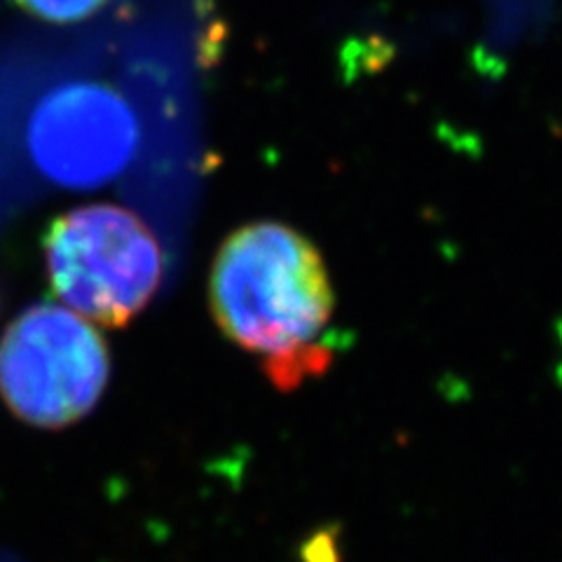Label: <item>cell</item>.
<instances>
[{"instance_id":"1","label":"cell","mask_w":562,"mask_h":562,"mask_svg":"<svg viewBox=\"0 0 562 562\" xmlns=\"http://www.w3.org/2000/svg\"><path fill=\"white\" fill-rule=\"evenodd\" d=\"M209 305L223 336L262 359L277 390L324 373V336L336 310L324 258L284 223L244 225L223 241L209 274Z\"/></svg>"},{"instance_id":"2","label":"cell","mask_w":562,"mask_h":562,"mask_svg":"<svg viewBox=\"0 0 562 562\" xmlns=\"http://www.w3.org/2000/svg\"><path fill=\"white\" fill-rule=\"evenodd\" d=\"M52 291L105 328L127 326L160 289L165 258L148 225L115 204L57 216L43 237Z\"/></svg>"},{"instance_id":"3","label":"cell","mask_w":562,"mask_h":562,"mask_svg":"<svg viewBox=\"0 0 562 562\" xmlns=\"http://www.w3.org/2000/svg\"><path fill=\"white\" fill-rule=\"evenodd\" d=\"M111 382V349L70 307L33 305L0 338V398L38 429H66L90 415Z\"/></svg>"},{"instance_id":"4","label":"cell","mask_w":562,"mask_h":562,"mask_svg":"<svg viewBox=\"0 0 562 562\" xmlns=\"http://www.w3.org/2000/svg\"><path fill=\"white\" fill-rule=\"evenodd\" d=\"M35 167L64 188H99L125 171L138 146L132 105L101 82H68L35 105L29 120Z\"/></svg>"},{"instance_id":"5","label":"cell","mask_w":562,"mask_h":562,"mask_svg":"<svg viewBox=\"0 0 562 562\" xmlns=\"http://www.w3.org/2000/svg\"><path fill=\"white\" fill-rule=\"evenodd\" d=\"M29 14L55 24H74L92 16L105 0H14Z\"/></svg>"}]
</instances>
